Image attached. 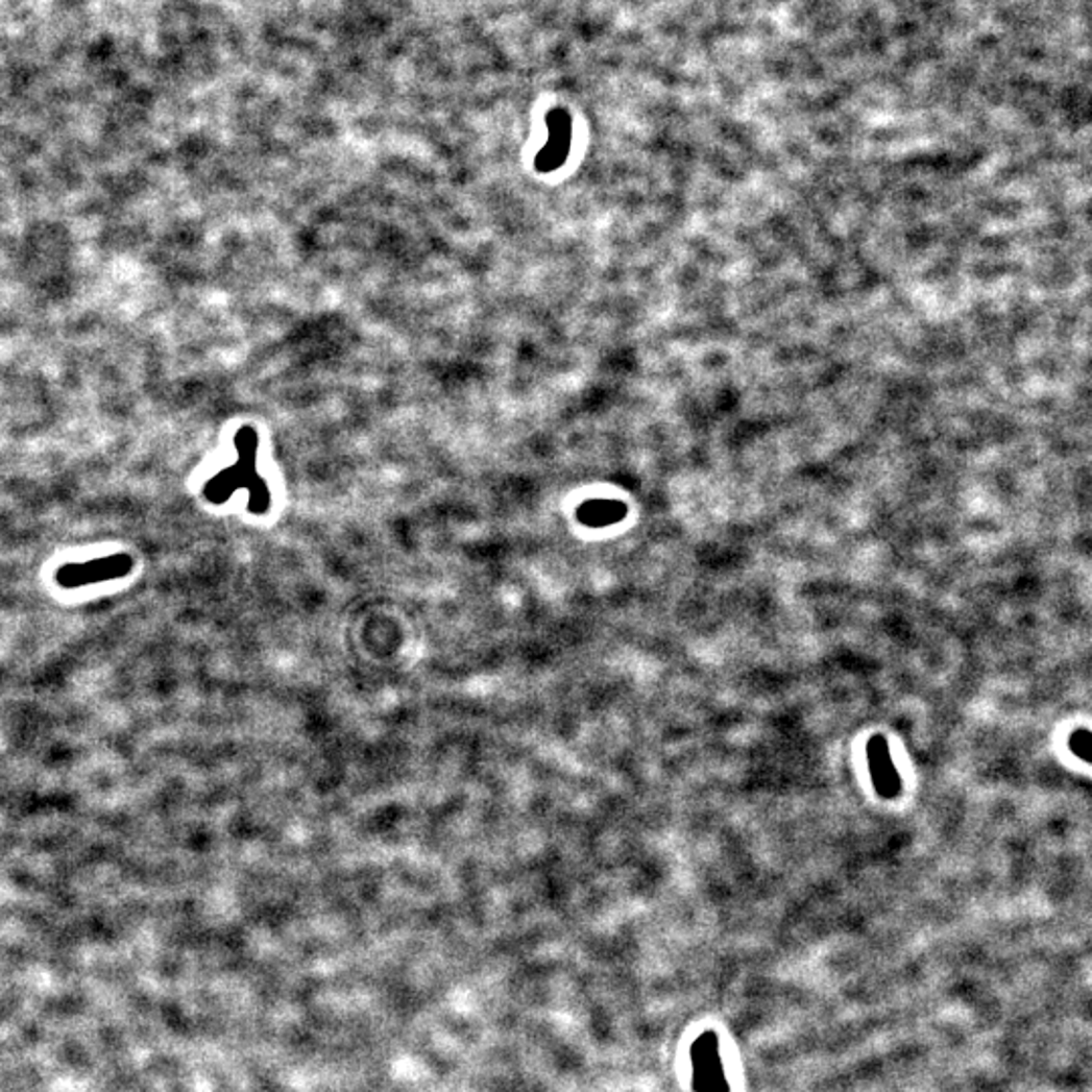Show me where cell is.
Returning <instances> with one entry per match:
<instances>
[{
    "mask_svg": "<svg viewBox=\"0 0 1092 1092\" xmlns=\"http://www.w3.org/2000/svg\"><path fill=\"white\" fill-rule=\"evenodd\" d=\"M235 450H237V464L223 469L217 474L207 486H204V498L221 504L232 496L235 490L247 488L251 494L249 510L253 512H265L269 508V490L264 480L258 476L256 460H258V447H260V435L256 428L243 426L235 435Z\"/></svg>",
    "mask_w": 1092,
    "mask_h": 1092,
    "instance_id": "cell-1",
    "label": "cell"
},
{
    "mask_svg": "<svg viewBox=\"0 0 1092 1092\" xmlns=\"http://www.w3.org/2000/svg\"><path fill=\"white\" fill-rule=\"evenodd\" d=\"M547 126H549V140L534 159V168L542 174L553 172L564 165L568 150H571V138H573L571 116L561 107L553 110L547 116Z\"/></svg>",
    "mask_w": 1092,
    "mask_h": 1092,
    "instance_id": "cell-2",
    "label": "cell"
},
{
    "mask_svg": "<svg viewBox=\"0 0 1092 1092\" xmlns=\"http://www.w3.org/2000/svg\"><path fill=\"white\" fill-rule=\"evenodd\" d=\"M132 566L130 557L118 555L112 559H100L94 563L69 564L59 571V581L64 587H79L86 583H96L103 579L124 577Z\"/></svg>",
    "mask_w": 1092,
    "mask_h": 1092,
    "instance_id": "cell-3",
    "label": "cell"
},
{
    "mask_svg": "<svg viewBox=\"0 0 1092 1092\" xmlns=\"http://www.w3.org/2000/svg\"><path fill=\"white\" fill-rule=\"evenodd\" d=\"M868 759L876 792L884 797H896L900 794V775L894 769L891 749L882 734H876L868 743Z\"/></svg>",
    "mask_w": 1092,
    "mask_h": 1092,
    "instance_id": "cell-4",
    "label": "cell"
},
{
    "mask_svg": "<svg viewBox=\"0 0 1092 1092\" xmlns=\"http://www.w3.org/2000/svg\"><path fill=\"white\" fill-rule=\"evenodd\" d=\"M622 516H626V506L620 502H607V500L587 502L579 510V520L585 525H593V527L615 523Z\"/></svg>",
    "mask_w": 1092,
    "mask_h": 1092,
    "instance_id": "cell-5",
    "label": "cell"
},
{
    "mask_svg": "<svg viewBox=\"0 0 1092 1092\" xmlns=\"http://www.w3.org/2000/svg\"><path fill=\"white\" fill-rule=\"evenodd\" d=\"M1068 745H1070V751H1072L1078 759L1089 761V753H1091V732H1089L1087 728H1081V730L1072 732Z\"/></svg>",
    "mask_w": 1092,
    "mask_h": 1092,
    "instance_id": "cell-6",
    "label": "cell"
}]
</instances>
